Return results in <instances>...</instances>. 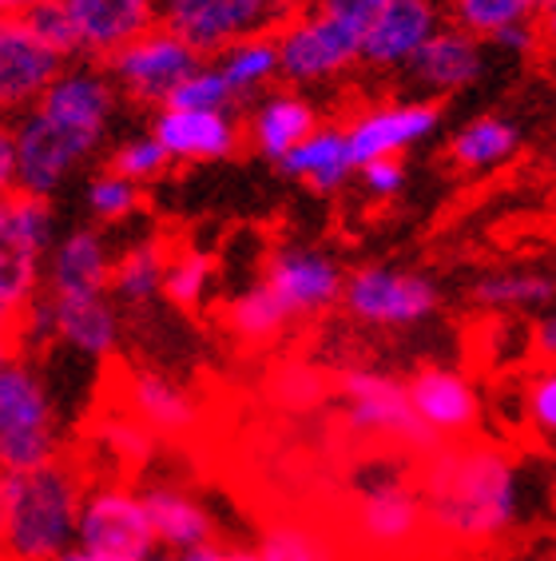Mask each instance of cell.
Masks as SVG:
<instances>
[{"mask_svg":"<svg viewBox=\"0 0 556 561\" xmlns=\"http://www.w3.org/2000/svg\"><path fill=\"white\" fill-rule=\"evenodd\" d=\"M84 486L68 462L4 470L0 478V538L9 561H60L76 546Z\"/></svg>","mask_w":556,"mask_h":561,"instance_id":"cell-2","label":"cell"},{"mask_svg":"<svg viewBox=\"0 0 556 561\" xmlns=\"http://www.w3.org/2000/svg\"><path fill=\"white\" fill-rule=\"evenodd\" d=\"M278 172L290 175V180H302L314 195H331L358 172V160H354L346 131L318 128L314 136H306L299 148L287 151V156L278 160Z\"/></svg>","mask_w":556,"mask_h":561,"instance_id":"cell-22","label":"cell"},{"mask_svg":"<svg viewBox=\"0 0 556 561\" xmlns=\"http://www.w3.org/2000/svg\"><path fill=\"white\" fill-rule=\"evenodd\" d=\"M350 529L354 541L366 546L370 553H382V558L406 553L409 546H417L429 534L421 486L409 482L406 474H397V470L374 474L354 497Z\"/></svg>","mask_w":556,"mask_h":561,"instance_id":"cell-6","label":"cell"},{"mask_svg":"<svg viewBox=\"0 0 556 561\" xmlns=\"http://www.w3.org/2000/svg\"><path fill=\"white\" fill-rule=\"evenodd\" d=\"M529 419L541 434H556V367L541 370L529 387Z\"/></svg>","mask_w":556,"mask_h":561,"instance_id":"cell-42","label":"cell"},{"mask_svg":"<svg viewBox=\"0 0 556 561\" xmlns=\"http://www.w3.org/2000/svg\"><path fill=\"white\" fill-rule=\"evenodd\" d=\"M263 279L282 295V302L294 311V319H299V314L326 311V307H331L334 299H343V291H346V279H343V271H338V263L326 260V255L314 248L275 251Z\"/></svg>","mask_w":556,"mask_h":561,"instance_id":"cell-16","label":"cell"},{"mask_svg":"<svg viewBox=\"0 0 556 561\" xmlns=\"http://www.w3.org/2000/svg\"><path fill=\"white\" fill-rule=\"evenodd\" d=\"M287 4H290V12H294V9H318L326 0H287Z\"/></svg>","mask_w":556,"mask_h":561,"instance_id":"cell-51","label":"cell"},{"mask_svg":"<svg viewBox=\"0 0 556 561\" xmlns=\"http://www.w3.org/2000/svg\"><path fill=\"white\" fill-rule=\"evenodd\" d=\"M556 299V279L541 271H497L473 283V302L493 311H517V307H545Z\"/></svg>","mask_w":556,"mask_h":561,"instance_id":"cell-31","label":"cell"},{"mask_svg":"<svg viewBox=\"0 0 556 561\" xmlns=\"http://www.w3.org/2000/svg\"><path fill=\"white\" fill-rule=\"evenodd\" d=\"M128 411L160 434H183L195 422V402L172 378L151 375V370H136L128 378Z\"/></svg>","mask_w":556,"mask_h":561,"instance_id":"cell-26","label":"cell"},{"mask_svg":"<svg viewBox=\"0 0 556 561\" xmlns=\"http://www.w3.org/2000/svg\"><path fill=\"white\" fill-rule=\"evenodd\" d=\"M541 561H556V538L548 541V550H545V558H541Z\"/></svg>","mask_w":556,"mask_h":561,"instance_id":"cell-53","label":"cell"},{"mask_svg":"<svg viewBox=\"0 0 556 561\" xmlns=\"http://www.w3.org/2000/svg\"><path fill=\"white\" fill-rule=\"evenodd\" d=\"M258 553L267 561H338L334 541L322 529H314L311 522H299V518L270 522L263 529Z\"/></svg>","mask_w":556,"mask_h":561,"instance_id":"cell-34","label":"cell"},{"mask_svg":"<svg viewBox=\"0 0 556 561\" xmlns=\"http://www.w3.org/2000/svg\"><path fill=\"white\" fill-rule=\"evenodd\" d=\"M167 263H172V251L163 248L160 239H139L112 263V295L131 307L151 302L155 295H163Z\"/></svg>","mask_w":556,"mask_h":561,"instance_id":"cell-27","label":"cell"},{"mask_svg":"<svg viewBox=\"0 0 556 561\" xmlns=\"http://www.w3.org/2000/svg\"><path fill=\"white\" fill-rule=\"evenodd\" d=\"M65 72V56L53 53L21 16H4L0 24V104L4 108H36L44 92Z\"/></svg>","mask_w":556,"mask_h":561,"instance_id":"cell-12","label":"cell"},{"mask_svg":"<svg viewBox=\"0 0 556 561\" xmlns=\"http://www.w3.org/2000/svg\"><path fill=\"white\" fill-rule=\"evenodd\" d=\"M343 302L358 323L397 331V327L426 323L438 311V283L414 271L362 267L346 279Z\"/></svg>","mask_w":556,"mask_h":561,"instance_id":"cell-8","label":"cell"},{"mask_svg":"<svg viewBox=\"0 0 556 561\" xmlns=\"http://www.w3.org/2000/svg\"><path fill=\"white\" fill-rule=\"evenodd\" d=\"M0 187L12 192L16 187V131L0 136Z\"/></svg>","mask_w":556,"mask_h":561,"instance_id":"cell-46","label":"cell"},{"mask_svg":"<svg viewBox=\"0 0 556 561\" xmlns=\"http://www.w3.org/2000/svg\"><path fill=\"white\" fill-rule=\"evenodd\" d=\"M76 546L107 553L119 561H148L155 553V529H151L143 494H131L124 486H96L88 490L80 510Z\"/></svg>","mask_w":556,"mask_h":561,"instance_id":"cell-10","label":"cell"},{"mask_svg":"<svg viewBox=\"0 0 556 561\" xmlns=\"http://www.w3.org/2000/svg\"><path fill=\"white\" fill-rule=\"evenodd\" d=\"M536 24H541V41H545L548 48H556V4H548V9H541V16H536Z\"/></svg>","mask_w":556,"mask_h":561,"instance_id":"cell-48","label":"cell"},{"mask_svg":"<svg viewBox=\"0 0 556 561\" xmlns=\"http://www.w3.org/2000/svg\"><path fill=\"white\" fill-rule=\"evenodd\" d=\"M60 561H119V558H107V553H96V550H84V546H72Z\"/></svg>","mask_w":556,"mask_h":561,"instance_id":"cell-50","label":"cell"},{"mask_svg":"<svg viewBox=\"0 0 556 561\" xmlns=\"http://www.w3.org/2000/svg\"><path fill=\"white\" fill-rule=\"evenodd\" d=\"M343 414L358 438H378L397 450H417L426 458L441 438L429 431L426 422L417 419L414 402H409V387H402L397 378L382 375V370L354 367L343 370Z\"/></svg>","mask_w":556,"mask_h":561,"instance_id":"cell-4","label":"cell"},{"mask_svg":"<svg viewBox=\"0 0 556 561\" xmlns=\"http://www.w3.org/2000/svg\"><path fill=\"white\" fill-rule=\"evenodd\" d=\"M88 199V211L100 219V224H119V219H128L131 211L139 207V184L116 175L112 168L100 172L84 192Z\"/></svg>","mask_w":556,"mask_h":561,"instance_id":"cell-39","label":"cell"},{"mask_svg":"<svg viewBox=\"0 0 556 561\" xmlns=\"http://www.w3.org/2000/svg\"><path fill=\"white\" fill-rule=\"evenodd\" d=\"M394 0H326L322 9H331L338 21H346V24H354L358 33H370L374 28V21L382 16L385 9H390Z\"/></svg>","mask_w":556,"mask_h":561,"instance_id":"cell-43","label":"cell"},{"mask_svg":"<svg viewBox=\"0 0 556 561\" xmlns=\"http://www.w3.org/2000/svg\"><path fill=\"white\" fill-rule=\"evenodd\" d=\"M406 387L417 419L426 422L441 443H457L461 434L473 431V422H477V394H473L470 378L461 375V370L421 367Z\"/></svg>","mask_w":556,"mask_h":561,"instance_id":"cell-18","label":"cell"},{"mask_svg":"<svg viewBox=\"0 0 556 561\" xmlns=\"http://www.w3.org/2000/svg\"><path fill=\"white\" fill-rule=\"evenodd\" d=\"M40 4H53V0H0L4 16H24V12L40 9Z\"/></svg>","mask_w":556,"mask_h":561,"instance_id":"cell-49","label":"cell"},{"mask_svg":"<svg viewBox=\"0 0 556 561\" xmlns=\"http://www.w3.org/2000/svg\"><path fill=\"white\" fill-rule=\"evenodd\" d=\"M231 100H235V88L231 80L223 76V68L211 65V68H195L179 88H175L167 104L163 108H179V112H227L231 108Z\"/></svg>","mask_w":556,"mask_h":561,"instance_id":"cell-36","label":"cell"},{"mask_svg":"<svg viewBox=\"0 0 556 561\" xmlns=\"http://www.w3.org/2000/svg\"><path fill=\"white\" fill-rule=\"evenodd\" d=\"M493 44L501 48V53H513V56H524V53H536L541 48V24L536 21H524V24H513V28H501V33L493 36Z\"/></svg>","mask_w":556,"mask_h":561,"instance_id":"cell-44","label":"cell"},{"mask_svg":"<svg viewBox=\"0 0 556 561\" xmlns=\"http://www.w3.org/2000/svg\"><path fill=\"white\" fill-rule=\"evenodd\" d=\"M183 558H187V561H267L258 550H215V546L183 553Z\"/></svg>","mask_w":556,"mask_h":561,"instance_id":"cell-47","label":"cell"},{"mask_svg":"<svg viewBox=\"0 0 556 561\" xmlns=\"http://www.w3.org/2000/svg\"><path fill=\"white\" fill-rule=\"evenodd\" d=\"M143 506H148L155 541L172 553H192L211 546V514H207L192 494L175 486H151L143 490Z\"/></svg>","mask_w":556,"mask_h":561,"instance_id":"cell-23","label":"cell"},{"mask_svg":"<svg viewBox=\"0 0 556 561\" xmlns=\"http://www.w3.org/2000/svg\"><path fill=\"white\" fill-rule=\"evenodd\" d=\"M433 4H445V9H450V0H433Z\"/></svg>","mask_w":556,"mask_h":561,"instance_id":"cell-56","label":"cell"},{"mask_svg":"<svg viewBox=\"0 0 556 561\" xmlns=\"http://www.w3.org/2000/svg\"><path fill=\"white\" fill-rule=\"evenodd\" d=\"M219 68L231 80L235 96H251L263 84H270L275 76H282V60H278V41L275 33H258L246 41L231 44L227 53H219Z\"/></svg>","mask_w":556,"mask_h":561,"instance_id":"cell-32","label":"cell"},{"mask_svg":"<svg viewBox=\"0 0 556 561\" xmlns=\"http://www.w3.org/2000/svg\"><path fill=\"white\" fill-rule=\"evenodd\" d=\"M207 283H211V255L199 248H183L172 255L167 263V283H163V295L183 307V311H192L204 302V291Z\"/></svg>","mask_w":556,"mask_h":561,"instance_id":"cell-37","label":"cell"},{"mask_svg":"<svg viewBox=\"0 0 556 561\" xmlns=\"http://www.w3.org/2000/svg\"><path fill=\"white\" fill-rule=\"evenodd\" d=\"M441 124L438 104H385V108H370L362 116L350 119L346 140L358 168L382 156H402L414 144H421L426 136H433Z\"/></svg>","mask_w":556,"mask_h":561,"instance_id":"cell-14","label":"cell"},{"mask_svg":"<svg viewBox=\"0 0 556 561\" xmlns=\"http://www.w3.org/2000/svg\"><path fill=\"white\" fill-rule=\"evenodd\" d=\"M40 260L33 251H9L0 248V314L4 323L16 327L40 299Z\"/></svg>","mask_w":556,"mask_h":561,"instance_id":"cell-33","label":"cell"},{"mask_svg":"<svg viewBox=\"0 0 556 561\" xmlns=\"http://www.w3.org/2000/svg\"><path fill=\"white\" fill-rule=\"evenodd\" d=\"M441 33V4L433 0H394L374 21L362 44V65L370 68H409L421 48Z\"/></svg>","mask_w":556,"mask_h":561,"instance_id":"cell-15","label":"cell"},{"mask_svg":"<svg viewBox=\"0 0 556 561\" xmlns=\"http://www.w3.org/2000/svg\"><path fill=\"white\" fill-rule=\"evenodd\" d=\"M53 299V295H48ZM56 339L88 358H107L119 343V319L104 295L92 299H53Z\"/></svg>","mask_w":556,"mask_h":561,"instance_id":"cell-24","label":"cell"},{"mask_svg":"<svg viewBox=\"0 0 556 561\" xmlns=\"http://www.w3.org/2000/svg\"><path fill=\"white\" fill-rule=\"evenodd\" d=\"M477 561H521V558H477Z\"/></svg>","mask_w":556,"mask_h":561,"instance_id":"cell-54","label":"cell"},{"mask_svg":"<svg viewBox=\"0 0 556 561\" xmlns=\"http://www.w3.org/2000/svg\"><path fill=\"white\" fill-rule=\"evenodd\" d=\"M65 4L72 12L84 56H96L104 65L128 44H136L139 36L160 28L163 16L155 0H65Z\"/></svg>","mask_w":556,"mask_h":561,"instance_id":"cell-13","label":"cell"},{"mask_svg":"<svg viewBox=\"0 0 556 561\" xmlns=\"http://www.w3.org/2000/svg\"><path fill=\"white\" fill-rule=\"evenodd\" d=\"M529 346H533V355L541 358V363L556 367V311H553V314H545V319H536Z\"/></svg>","mask_w":556,"mask_h":561,"instance_id":"cell-45","label":"cell"},{"mask_svg":"<svg viewBox=\"0 0 556 561\" xmlns=\"http://www.w3.org/2000/svg\"><path fill=\"white\" fill-rule=\"evenodd\" d=\"M521 136L509 119L501 116H477L450 140V160L465 172H489L497 163H505L517 151Z\"/></svg>","mask_w":556,"mask_h":561,"instance_id":"cell-29","label":"cell"},{"mask_svg":"<svg viewBox=\"0 0 556 561\" xmlns=\"http://www.w3.org/2000/svg\"><path fill=\"white\" fill-rule=\"evenodd\" d=\"M199 60H204V56L195 53L175 28L160 24V28H151L148 36H139L136 44H128L124 53L112 56V60H107V72H112V80H116L131 100L160 104L163 108L175 88L199 68Z\"/></svg>","mask_w":556,"mask_h":561,"instance_id":"cell-9","label":"cell"},{"mask_svg":"<svg viewBox=\"0 0 556 561\" xmlns=\"http://www.w3.org/2000/svg\"><path fill=\"white\" fill-rule=\"evenodd\" d=\"M48 295L53 299H92L112 287V263H107L104 239L92 227L68 231L48 255Z\"/></svg>","mask_w":556,"mask_h":561,"instance_id":"cell-20","label":"cell"},{"mask_svg":"<svg viewBox=\"0 0 556 561\" xmlns=\"http://www.w3.org/2000/svg\"><path fill=\"white\" fill-rule=\"evenodd\" d=\"M553 168H556V151H553Z\"/></svg>","mask_w":556,"mask_h":561,"instance_id":"cell-57","label":"cell"},{"mask_svg":"<svg viewBox=\"0 0 556 561\" xmlns=\"http://www.w3.org/2000/svg\"><path fill=\"white\" fill-rule=\"evenodd\" d=\"M148 561H187L183 553H172V550H163V553H151Z\"/></svg>","mask_w":556,"mask_h":561,"instance_id":"cell-52","label":"cell"},{"mask_svg":"<svg viewBox=\"0 0 556 561\" xmlns=\"http://www.w3.org/2000/svg\"><path fill=\"white\" fill-rule=\"evenodd\" d=\"M290 16L287 0H163V24L199 56H219L231 44L278 28Z\"/></svg>","mask_w":556,"mask_h":561,"instance_id":"cell-7","label":"cell"},{"mask_svg":"<svg viewBox=\"0 0 556 561\" xmlns=\"http://www.w3.org/2000/svg\"><path fill=\"white\" fill-rule=\"evenodd\" d=\"M318 131V116L314 108L306 104L302 96H270L263 100L251 116V144H255L258 156H267V160H282L287 151L299 148L306 136Z\"/></svg>","mask_w":556,"mask_h":561,"instance_id":"cell-25","label":"cell"},{"mask_svg":"<svg viewBox=\"0 0 556 561\" xmlns=\"http://www.w3.org/2000/svg\"><path fill=\"white\" fill-rule=\"evenodd\" d=\"M482 68H485L482 36H473L453 24V28H441V33L409 60L406 72L414 76V84L445 96V92L470 88L473 80L482 76Z\"/></svg>","mask_w":556,"mask_h":561,"instance_id":"cell-21","label":"cell"},{"mask_svg":"<svg viewBox=\"0 0 556 561\" xmlns=\"http://www.w3.org/2000/svg\"><path fill=\"white\" fill-rule=\"evenodd\" d=\"M56 462V419L40 375L24 355L0 363V466L36 470Z\"/></svg>","mask_w":556,"mask_h":561,"instance_id":"cell-3","label":"cell"},{"mask_svg":"<svg viewBox=\"0 0 556 561\" xmlns=\"http://www.w3.org/2000/svg\"><path fill=\"white\" fill-rule=\"evenodd\" d=\"M48 239H53L48 199L33 192H4V199H0V248L44 255Z\"/></svg>","mask_w":556,"mask_h":561,"instance_id":"cell-30","label":"cell"},{"mask_svg":"<svg viewBox=\"0 0 556 561\" xmlns=\"http://www.w3.org/2000/svg\"><path fill=\"white\" fill-rule=\"evenodd\" d=\"M278 60L287 84H318L362 60L366 36L354 24L338 21L331 9H294L275 28Z\"/></svg>","mask_w":556,"mask_h":561,"instance_id":"cell-5","label":"cell"},{"mask_svg":"<svg viewBox=\"0 0 556 561\" xmlns=\"http://www.w3.org/2000/svg\"><path fill=\"white\" fill-rule=\"evenodd\" d=\"M548 4H556V0H541V9H548Z\"/></svg>","mask_w":556,"mask_h":561,"instance_id":"cell-55","label":"cell"},{"mask_svg":"<svg viewBox=\"0 0 556 561\" xmlns=\"http://www.w3.org/2000/svg\"><path fill=\"white\" fill-rule=\"evenodd\" d=\"M290 323H294V311L282 302V295H278L267 279L255 283V287H246L239 299L227 302V327H231V335L243 339V343H270V339L282 335Z\"/></svg>","mask_w":556,"mask_h":561,"instance_id":"cell-28","label":"cell"},{"mask_svg":"<svg viewBox=\"0 0 556 561\" xmlns=\"http://www.w3.org/2000/svg\"><path fill=\"white\" fill-rule=\"evenodd\" d=\"M151 136L172 151V160H227L239 148V124L227 112H179L160 108L151 119Z\"/></svg>","mask_w":556,"mask_h":561,"instance_id":"cell-19","label":"cell"},{"mask_svg":"<svg viewBox=\"0 0 556 561\" xmlns=\"http://www.w3.org/2000/svg\"><path fill=\"white\" fill-rule=\"evenodd\" d=\"M421 502L429 538L482 553L513 534L521 518L517 466L489 443H441L421 458Z\"/></svg>","mask_w":556,"mask_h":561,"instance_id":"cell-1","label":"cell"},{"mask_svg":"<svg viewBox=\"0 0 556 561\" xmlns=\"http://www.w3.org/2000/svg\"><path fill=\"white\" fill-rule=\"evenodd\" d=\"M167 163H172V151L163 148L155 136H131L112 151V172L131 180V184H148V180L163 175Z\"/></svg>","mask_w":556,"mask_h":561,"instance_id":"cell-38","label":"cell"},{"mask_svg":"<svg viewBox=\"0 0 556 561\" xmlns=\"http://www.w3.org/2000/svg\"><path fill=\"white\" fill-rule=\"evenodd\" d=\"M541 0H450V21L473 36H497L501 28L536 21Z\"/></svg>","mask_w":556,"mask_h":561,"instance_id":"cell-35","label":"cell"},{"mask_svg":"<svg viewBox=\"0 0 556 561\" xmlns=\"http://www.w3.org/2000/svg\"><path fill=\"white\" fill-rule=\"evenodd\" d=\"M21 21L28 24L53 53L65 56V60L76 53H84V48H80V33H76V21H72V12H68L65 0H53V4H40V9L24 12Z\"/></svg>","mask_w":556,"mask_h":561,"instance_id":"cell-40","label":"cell"},{"mask_svg":"<svg viewBox=\"0 0 556 561\" xmlns=\"http://www.w3.org/2000/svg\"><path fill=\"white\" fill-rule=\"evenodd\" d=\"M84 156H92V148L80 136L60 128L40 108H28L16 124V187L12 192H33L48 199Z\"/></svg>","mask_w":556,"mask_h":561,"instance_id":"cell-11","label":"cell"},{"mask_svg":"<svg viewBox=\"0 0 556 561\" xmlns=\"http://www.w3.org/2000/svg\"><path fill=\"white\" fill-rule=\"evenodd\" d=\"M36 108L96 151L100 140H104L107 116H112V84L100 72H92V68H68L44 92V100Z\"/></svg>","mask_w":556,"mask_h":561,"instance_id":"cell-17","label":"cell"},{"mask_svg":"<svg viewBox=\"0 0 556 561\" xmlns=\"http://www.w3.org/2000/svg\"><path fill=\"white\" fill-rule=\"evenodd\" d=\"M362 172V187L378 199H394L402 187H406V168L397 156H382V160H370L358 168Z\"/></svg>","mask_w":556,"mask_h":561,"instance_id":"cell-41","label":"cell"}]
</instances>
